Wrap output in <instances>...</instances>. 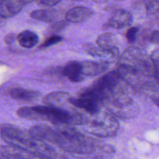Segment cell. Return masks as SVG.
<instances>
[{
    "mask_svg": "<svg viewBox=\"0 0 159 159\" xmlns=\"http://www.w3.org/2000/svg\"><path fill=\"white\" fill-rule=\"evenodd\" d=\"M4 1H6V0H0V5H1Z\"/></svg>",
    "mask_w": 159,
    "mask_h": 159,
    "instance_id": "cell-25",
    "label": "cell"
},
{
    "mask_svg": "<svg viewBox=\"0 0 159 159\" xmlns=\"http://www.w3.org/2000/svg\"><path fill=\"white\" fill-rule=\"evenodd\" d=\"M144 4L149 15L159 13V0H144Z\"/></svg>",
    "mask_w": 159,
    "mask_h": 159,
    "instance_id": "cell-15",
    "label": "cell"
},
{
    "mask_svg": "<svg viewBox=\"0 0 159 159\" xmlns=\"http://www.w3.org/2000/svg\"><path fill=\"white\" fill-rule=\"evenodd\" d=\"M24 6L21 0H6L0 5V16L11 18L20 13Z\"/></svg>",
    "mask_w": 159,
    "mask_h": 159,
    "instance_id": "cell-9",
    "label": "cell"
},
{
    "mask_svg": "<svg viewBox=\"0 0 159 159\" xmlns=\"http://www.w3.org/2000/svg\"><path fill=\"white\" fill-rule=\"evenodd\" d=\"M31 18L45 23H56L60 18L61 12L54 9H36L30 14Z\"/></svg>",
    "mask_w": 159,
    "mask_h": 159,
    "instance_id": "cell-11",
    "label": "cell"
},
{
    "mask_svg": "<svg viewBox=\"0 0 159 159\" xmlns=\"http://www.w3.org/2000/svg\"><path fill=\"white\" fill-rule=\"evenodd\" d=\"M76 1H82V0H76Z\"/></svg>",
    "mask_w": 159,
    "mask_h": 159,
    "instance_id": "cell-26",
    "label": "cell"
},
{
    "mask_svg": "<svg viewBox=\"0 0 159 159\" xmlns=\"http://www.w3.org/2000/svg\"><path fill=\"white\" fill-rule=\"evenodd\" d=\"M0 135L9 145L20 149L40 159H51L55 155L52 148L44 141L34 139L28 132L9 124L0 127Z\"/></svg>",
    "mask_w": 159,
    "mask_h": 159,
    "instance_id": "cell-1",
    "label": "cell"
},
{
    "mask_svg": "<svg viewBox=\"0 0 159 159\" xmlns=\"http://www.w3.org/2000/svg\"><path fill=\"white\" fill-rule=\"evenodd\" d=\"M82 48L87 54H90L92 56H105L103 52L98 47L94 46V45L90 43H84L82 44Z\"/></svg>",
    "mask_w": 159,
    "mask_h": 159,
    "instance_id": "cell-16",
    "label": "cell"
},
{
    "mask_svg": "<svg viewBox=\"0 0 159 159\" xmlns=\"http://www.w3.org/2000/svg\"><path fill=\"white\" fill-rule=\"evenodd\" d=\"M9 96L14 99L22 101H33L41 96V93L36 90L14 88L9 91Z\"/></svg>",
    "mask_w": 159,
    "mask_h": 159,
    "instance_id": "cell-12",
    "label": "cell"
},
{
    "mask_svg": "<svg viewBox=\"0 0 159 159\" xmlns=\"http://www.w3.org/2000/svg\"><path fill=\"white\" fill-rule=\"evenodd\" d=\"M63 40L62 37L58 35H53L51 37H50L49 38L47 39L41 45H40V48H49V47L53 46L54 44H57V43L61 42Z\"/></svg>",
    "mask_w": 159,
    "mask_h": 159,
    "instance_id": "cell-17",
    "label": "cell"
},
{
    "mask_svg": "<svg viewBox=\"0 0 159 159\" xmlns=\"http://www.w3.org/2000/svg\"><path fill=\"white\" fill-rule=\"evenodd\" d=\"M154 101H155V102L156 103V105L159 107V94H158L156 96L154 97Z\"/></svg>",
    "mask_w": 159,
    "mask_h": 159,
    "instance_id": "cell-23",
    "label": "cell"
},
{
    "mask_svg": "<svg viewBox=\"0 0 159 159\" xmlns=\"http://www.w3.org/2000/svg\"><path fill=\"white\" fill-rule=\"evenodd\" d=\"M116 1H121V0H116Z\"/></svg>",
    "mask_w": 159,
    "mask_h": 159,
    "instance_id": "cell-27",
    "label": "cell"
},
{
    "mask_svg": "<svg viewBox=\"0 0 159 159\" xmlns=\"http://www.w3.org/2000/svg\"><path fill=\"white\" fill-rule=\"evenodd\" d=\"M96 44L105 56L113 57L119 56V49L116 46V37L111 33H105L99 36L96 40Z\"/></svg>",
    "mask_w": 159,
    "mask_h": 159,
    "instance_id": "cell-3",
    "label": "cell"
},
{
    "mask_svg": "<svg viewBox=\"0 0 159 159\" xmlns=\"http://www.w3.org/2000/svg\"><path fill=\"white\" fill-rule=\"evenodd\" d=\"M70 98L71 96L68 93H65V92H57V93H52L51 94L47 95L43 98V102L48 106L62 108L61 107L65 102H69Z\"/></svg>",
    "mask_w": 159,
    "mask_h": 159,
    "instance_id": "cell-13",
    "label": "cell"
},
{
    "mask_svg": "<svg viewBox=\"0 0 159 159\" xmlns=\"http://www.w3.org/2000/svg\"><path fill=\"white\" fill-rule=\"evenodd\" d=\"M62 75L72 82H79L84 80L85 75L82 71V62L71 61L63 67Z\"/></svg>",
    "mask_w": 159,
    "mask_h": 159,
    "instance_id": "cell-7",
    "label": "cell"
},
{
    "mask_svg": "<svg viewBox=\"0 0 159 159\" xmlns=\"http://www.w3.org/2000/svg\"><path fill=\"white\" fill-rule=\"evenodd\" d=\"M28 133L34 139L42 141H49L56 144L58 139V133L55 129L47 125H35L31 127Z\"/></svg>",
    "mask_w": 159,
    "mask_h": 159,
    "instance_id": "cell-4",
    "label": "cell"
},
{
    "mask_svg": "<svg viewBox=\"0 0 159 159\" xmlns=\"http://www.w3.org/2000/svg\"><path fill=\"white\" fill-rule=\"evenodd\" d=\"M93 11L85 6H75L67 12L65 19L69 23H80L86 21L93 16Z\"/></svg>",
    "mask_w": 159,
    "mask_h": 159,
    "instance_id": "cell-6",
    "label": "cell"
},
{
    "mask_svg": "<svg viewBox=\"0 0 159 159\" xmlns=\"http://www.w3.org/2000/svg\"><path fill=\"white\" fill-rule=\"evenodd\" d=\"M38 3L42 6H54L58 4L61 0H37Z\"/></svg>",
    "mask_w": 159,
    "mask_h": 159,
    "instance_id": "cell-19",
    "label": "cell"
},
{
    "mask_svg": "<svg viewBox=\"0 0 159 159\" xmlns=\"http://www.w3.org/2000/svg\"><path fill=\"white\" fill-rule=\"evenodd\" d=\"M6 19H4L2 16H0V27H2V26H3L6 24Z\"/></svg>",
    "mask_w": 159,
    "mask_h": 159,
    "instance_id": "cell-22",
    "label": "cell"
},
{
    "mask_svg": "<svg viewBox=\"0 0 159 159\" xmlns=\"http://www.w3.org/2000/svg\"><path fill=\"white\" fill-rule=\"evenodd\" d=\"M82 71L85 76H95L107 71L110 66L108 61H86L82 62Z\"/></svg>",
    "mask_w": 159,
    "mask_h": 159,
    "instance_id": "cell-10",
    "label": "cell"
},
{
    "mask_svg": "<svg viewBox=\"0 0 159 159\" xmlns=\"http://www.w3.org/2000/svg\"><path fill=\"white\" fill-rule=\"evenodd\" d=\"M16 40L23 48H32L38 43L39 37L37 34L33 31L23 30L17 35Z\"/></svg>",
    "mask_w": 159,
    "mask_h": 159,
    "instance_id": "cell-14",
    "label": "cell"
},
{
    "mask_svg": "<svg viewBox=\"0 0 159 159\" xmlns=\"http://www.w3.org/2000/svg\"><path fill=\"white\" fill-rule=\"evenodd\" d=\"M150 40L152 43L159 44V30H155L151 34Z\"/></svg>",
    "mask_w": 159,
    "mask_h": 159,
    "instance_id": "cell-21",
    "label": "cell"
},
{
    "mask_svg": "<svg viewBox=\"0 0 159 159\" xmlns=\"http://www.w3.org/2000/svg\"><path fill=\"white\" fill-rule=\"evenodd\" d=\"M132 21L133 16L130 12L125 9H118L109 19L107 25L114 29H123L130 26Z\"/></svg>",
    "mask_w": 159,
    "mask_h": 159,
    "instance_id": "cell-5",
    "label": "cell"
},
{
    "mask_svg": "<svg viewBox=\"0 0 159 159\" xmlns=\"http://www.w3.org/2000/svg\"><path fill=\"white\" fill-rule=\"evenodd\" d=\"M33 1H34V0H21V2H23L24 5L28 4V3H30V2H32Z\"/></svg>",
    "mask_w": 159,
    "mask_h": 159,
    "instance_id": "cell-24",
    "label": "cell"
},
{
    "mask_svg": "<svg viewBox=\"0 0 159 159\" xmlns=\"http://www.w3.org/2000/svg\"><path fill=\"white\" fill-rule=\"evenodd\" d=\"M91 116H93V119H88L85 124L90 134L99 137H112L116 134L118 123L112 115L99 112Z\"/></svg>",
    "mask_w": 159,
    "mask_h": 159,
    "instance_id": "cell-2",
    "label": "cell"
},
{
    "mask_svg": "<svg viewBox=\"0 0 159 159\" xmlns=\"http://www.w3.org/2000/svg\"><path fill=\"white\" fill-rule=\"evenodd\" d=\"M17 35L14 34H9L7 35H6L4 38V42L6 44H11V43H13L15 41V40H16Z\"/></svg>",
    "mask_w": 159,
    "mask_h": 159,
    "instance_id": "cell-20",
    "label": "cell"
},
{
    "mask_svg": "<svg viewBox=\"0 0 159 159\" xmlns=\"http://www.w3.org/2000/svg\"><path fill=\"white\" fill-rule=\"evenodd\" d=\"M69 103L77 108L85 110L90 115H96L100 112V104L88 98L80 96L79 98L71 97L69 99Z\"/></svg>",
    "mask_w": 159,
    "mask_h": 159,
    "instance_id": "cell-8",
    "label": "cell"
},
{
    "mask_svg": "<svg viewBox=\"0 0 159 159\" xmlns=\"http://www.w3.org/2000/svg\"><path fill=\"white\" fill-rule=\"evenodd\" d=\"M138 32H139V28L138 27H136V26L130 27L126 33V38H127V41L129 43H134L136 40Z\"/></svg>",
    "mask_w": 159,
    "mask_h": 159,
    "instance_id": "cell-18",
    "label": "cell"
}]
</instances>
